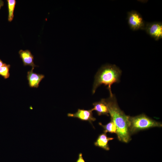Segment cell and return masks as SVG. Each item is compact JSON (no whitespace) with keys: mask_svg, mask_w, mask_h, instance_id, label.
Segmentation results:
<instances>
[{"mask_svg":"<svg viewBox=\"0 0 162 162\" xmlns=\"http://www.w3.org/2000/svg\"><path fill=\"white\" fill-rule=\"evenodd\" d=\"M108 109L111 119L116 127L118 140L127 143L131 140L129 131L130 116L126 115L119 107L114 94L106 99H104Z\"/></svg>","mask_w":162,"mask_h":162,"instance_id":"obj_1","label":"cell"},{"mask_svg":"<svg viewBox=\"0 0 162 162\" xmlns=\"http://www.w3.org/2000/svg\"><path fill=\"white\" fill-rule=\"evenodd\" d=\"M121 74V70L115 64H106L102 66L95 75L92 94L94 93L99 86L104 84L107 86L110 96H112L113 94L111 91V86L114 83L119 82Z\"/></svg>","mask_w":162,"mask_h":162,"instance_id":"obj_2","label":"cell"},{"mask_svg":"<svg viewBox=\"0 0 162 162\" xmlns=\"http://www.w3.org/2000/svg\"><path fill=\"white\" fill-rule=\"evenodd\" d=\"M129 120V131L130 134L141 130L153 127H161L162 126L161 123L151 119L144 114L134 117L130 116Z\"/></svg>","mask_w":162,"mask_h":162,"instance_id":"obj_3","label":"cell"},{"mask_svg":"<svg viewBox=\"0 0 162 162\" xmlns=\"http://www.w3.org/2000/svg\"><path fill=\"white\" fill-rule=\"evenodd\" d=\"M128 22L133 30H144L145 24L141 15L137 11L132 10L128 13Z\"/></svg>","mask_w":162,"mask_h":162,"instance_id":"obj_4","label":"cell"},{"mask_svg":"<svg viewBox=\"0 0 162 162\" xmlns=\"http://www.w3.org/2000/svg\"><path fill=\"white\" fill-rule=\"evenodd\" d=\"M144 30L156 40L162 38V24L161 22L147 23L145 24Z\"/></svg>","mask_w":162,"mask_h":162,"instance_id":"obj_5","label":"cell"},{"mask_svg":"<svg viewBox=\"0 0 162 162\" xmlns=\"http://www.w3.org/2000/svg\"><path fill=\"white\" fill-rule=\"evenodd\" d=\"M92 111L91 110L78 109L76 113H69L67 115L68 117L77 118L82 121H88L92 125V122L95 121L96 119L93 116Z\"/></svg>","mask_w":162,"mask_h":162,"instance_id":"obj_6","label":"cell"},{"mask_svg":"<svg viewBox=\"0 0 162 162\" xmlns=\"http://www.w3.org/2000/svg\"><path fill=\"white\" fill-rule=\"evenodd\" d=\"M34 68L27 72V78L29 86L31 88H38L40 81L44 77V75L33 72Z\"/></svg>","mask_w":162,"mask_h":162,"instance_id":"obj_7","label":"cell"},{"mask_svg":"<svg viewBox=\"0 0 162 162\" xmlns=\"http://www.w3.org/2000/svg\"><path fill=\"white\" fill-rule=\"evenodd\" d=\"M19 53L24 66L29 65L32 68L37 66L34 62V56L29 50H20Z\"/></svg>","mask_w":162,"mask_h":162,"instance_id":"obj_8","label":"cell"},{"mask_svg":"<svg viewBox=\"0 0 162 162\" xmlns=\"http://www.w3.org/2000/svg\"><path fill=\"white\" fill-rule=\"evenodd\" d=\"M94 107L91 110L96 111L98 116L105 115L109 116V111L108 107L104 99L98 102L93 104Z\"/></svg>","mask_w":162,"mask_h":162,"instance_id":"obj_9","label":"cell"},{"mask_svg":"<svg viewBox=\"0 0 162 162\" xmlns=\"http://www.w3.org/2000/svg\"><path fill=\"white\" fill-rule=\"evenodd\" d=\"M113 139L112 137H108L106 134H102L99 136L96 141L94 142V144L96 146L108 151L110 150L108 142L109 141L112 140Z\"/></svg>","mask_w":162,"mask_h":162,"instance_id":"obj_10","label":"cell"},{"mask_svg":"<svg viewBox=\"0 0 162 162\" xmlns=\"http://www.w3.org/2000/svg\"><path fill=\"white\" fill-rule=\"evenodd\" d=\"M99 124L104 129V133L106 134L107 132L111 133L116 132V127L114 122L111 120V121L107 124L104 125L101 122Z\"/></svg>","mask_w":162,"mask_h":162,"instance_id":"obj_11","label":"cell"},{"mask_svg":"<svg viewBox=\"0 0 162 162\" xmlns=\"http://www.w3.org/2000/svg\"><path fill=\"white\" fill-rule=\"evenodd\" d=\"M7 2L8 10V20L11 22L14 17V12L16 1L15 0H8Z\"/></svg>","mask_w":162,"mask_h":162,"instance_id":"obj_12","label":"cell"},{"mask_svg":"<svg viewBox=\"0 0 162 162\" xmlns=\"http://www.w3.org/2000/svg\"><path fill=\"white\" fill-rule=\"evenodd\" d=\"M10 67V64L4 63L0 68V75L3 77L5 79L8 78L10 75L9 72Z\"/></svg>","mask_w":162,"mask_h":162,"instance_id":"obj_13","label":"cell"},{"mask_svg":"<svg viewBox=\"0 0 162 162\" xmlns=\"http://www.w3.org/2000/svg\"><path fill=\"white\" fill-rule=\"evenodd\" d=\"M76 162H85L82 157V153H80L79 154L78 158L76 160Z\"/></svg>","mask_w":162,"mask_h":162,"instance_id":"obj_14","label":"cell"},{"mask_svg":"<svg viewBox=\"0 0 162 162\" xmlns=\"http://www.w3.org/2000/svg\"><path fill=\"white\" fill-rule=\"evenodd\" d=\"M4 64L2 61L0 59V68Z\"/></svg>","mask_w":162,"mask_h":162,"instance_id":"obj_15","label":"cell"},{"mask_svg":"<svg viewBox=\"0 0 162 162\" xmlns=\"http://www.w3.org/2000/svg\"><path fill=\"white\" fill-rule=\"evenodd\" d=\"M3 4V2L0 0V8H1V6H2Z\"/></svg>","mask_w":162,"mask_h":162,"instance_id":"obj_16","label":"cell"}]
</instances>
